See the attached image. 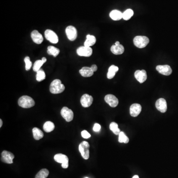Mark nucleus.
<instances>
[{"label": "nucleus", "instance_id": "nucleus-17", "mask_svg": "<svg viewBox=\"0 0 178 178\" xmlns=\"http://www.w3.org/2000/svg\"><path fill=\"white\" fill-rule=\"evenodd\" d=\"M31 37L34 42L36 44H40L43 41V37L42 35L37 30H34L32 32Z\"/></svg>", "mask_w": 178, "mask_h": 178}, {"label": "nucleus", "instance_id": "nucleus-19", "mask_svg": "<svg viewBox=\"0 0 178 178\" xmlns=\"http://www.w3.org/2000/svg\"><path fill=\"white\" fill-rule=\"evenodd\" d=\"M111 51L114 55H121L124 52V48L123 46L122 45H114L112 46L111 47Z\"/></svg>", "mask_w": 178, "mask_h": 178}, {"label": "nucleus", "instance_id": "nucleus-22", "mask_svg": "<svg viewBox=\"0 0 178 178\" xmlns=\"http://www.w3.org/2000/svg\"><path fill=\"white\" fill-rule=\"evenodd\" d=\"M86 38L87 39L84 43L85 46L90 47L95 44L96 42V38L95 36L90 35H87Z\"/></svg>", "mask_w": 178, "mask_h": 178}, {"label": "nucleus", "instance_id": "nucleus-7", "mask_svg": "<svg viewBox=\"0 0 178 178\" xmlns=\"http://www.w3.org/2000/svg\"><path fill=\"white\" fill-rule=\"evenodd\" d=\"M45 36L47 40L53 44H56L58 42V37L55 32L51 30L48 29L45 32Z\"/></svg>", "mask_w": 178, "mask_h": 178}, {"label": "nucleus", "instance_id": "nucleus-27", "mask_svg": "<svg viewBox=\"0 0 178 178\" xmlns=\"http://www.w3.org/2000/svg\"><path fill=\"white\" fill-rule=\"evenodd\" d=\"M134 14V11L133 10L131 9H127L126 11H125L123 14H122V17L123 19L125 20V21H128L129 19H130L132 16Z\"/></svg>", "mask_w": 178, "mask_h": 178}, {"label": "nucleus", "instance_id": "nucleus-23", "mask_svg": "<svg viewBox=\"0 0 178 178\" xmlns=\"http://www.w3.org/2000/svg\"><path fill=\"white\" fill-rule=\"evenodd\" d=\"M32 132H33V137L36 140L41 139L44 137V133L39 128L36 127L33 128Z\"/></svg>", "mask_w": 178, "mask_h": 178}, {"label": "nucleus", "instance_id": "nucleus-21", "mask_svg": "<svg viewBox=\"0 0 178 178\" xmlns=\"http://www.w3.org/2000/svg\"><path fill=\"white\" fill-rule=\"evenodd\" d=\"M123 13L118 10H113L110 13V17L114 21H119L122 19Z\"/></svg>", "mask_w": 178, "mask_h": 178}, {"label": "nucleus", "instance_id": "nucleus-40", "mask_svg": "<svg viewBox=\"0 0 178 178\" xmlns=\"http://www.w3.org/2000/svg\"><path fill=\"white\" fill-rule=\"evenodd\" d=\"M88 178V177H86V178Z\"/></svg>", "mask_w": 178, "mask_h": 178}, {"label": "nucleus", "instance_id": "nucleus-8", "mask_svg": "<svg viewBox=\"0 0 178 178\" xmlns=\"http://www.w3.org/2000/svg\"><path fill=\"white\" fill-rule=\"evenodd\" d=\"M77 53L81 56L89 57L92 55L93 50L91 47L82 46L77 50Z\"/></svg>", "mask_w": 178, "mask_h": 178}, {"label": "nucleus", "instance_id": "nucleus-37", "mask_svg": "<svg viewBox=\"0 0 178 178\" xmlns=\"http://www.w3.org/2000/svg\"><path fill=\"white\" fill-rule=\"evenodd\" d=\"M3 125V121H2V119L0 120V128H1Z\"/></svg>", "mask_w": 178, "mask_h": 178}, {"label": "nucleus", "instance_id": "nucleus-3", "mask_svg": "<svg viewBox=\"0 0 178 178\" xmlns=\"http://www.w3.org/2000/svg\"><path fill=\"white\" fill-rule=\"evenodd\" d=\"M134 44L138 48H144L150 42V40L146 36H137L134 39Z\"/></svg>", "mask_w": 178, "mask_h": 178}, {"label": "nucleus", "instance_id": "nucleus-25", "mask_svg": "<svg viewBox=\"0 0 178 178\" xmlns=\"http://www.w3.org/2000/svg\"><path fill=\"white\" fill-rule=\"evenodd\" d=\"M59 52H60V51L59 49L53 46H48V47L47 53L48 55H52L54 57H56L59 54Z\"/></svg>", "mask_w": 178, "mask_h": 178}, {"label": "nucleus", "instance_id": "nucleus-33", "mask_svg": "<svg viewBox=\"0 0 178 178\" xmlns=\"http://www.w3.org/2000/svg\"><path fill=\"white\" fill-rule=\"evenodd\" d=\"M81 136L84 139H89V137H91V135L86 130H83L81 132Z\"/></svg>", "mask_w": 178, "mask_h": 178}, {"label": "nucleus", "instance_id": "nucleus-4", "mask_svg": "<svg viewBox=\"0 0 178 178\" xmlns=\"http://www.w3.org/2000/svg\"><path fill=\"white\" fill-rule=\"evenodd\" d=\"M90 145L87 142L84 141L79 145V150L84 159L87 160L90 157Z\"/></svg>", "mask_w": 178, "mask_h": 178}, {"label": "nucleus", "instance_id": "nucleus-6", "mask_svg": "<svg viewBox=\"0 0 178 178\" xmlns=\"http://www.w3.org/2000/svg\"><path fill=\"white\" fill-rule=\"evenodd\" d=\"M61 115L62 117L67 122H70L73 120L74 117V113L72 110L69 109L67 107L64 106L61 110Z\"/></svg>", "mask_w": 178, "mask_h": 178}, {"label": "nucleus", "instance_id": "nucleus-16", "mask_svg": "<svg viewBox=\"0 0 178 178\" xmlns=\"http://www.w3.org/2000/svg\"><path fill=\"white\" fill-rule=\"evenodd\" d=\"M142 111V106L139 103H134L130 106V114L133 117H137Z\"/></svg>", "mask_w": 178, "mask_h": 178}, {"label": "nucleus", "instance_id": "nucleus-24", "mask_svg": "<svg viewBox=\"0 0 178 178\" xmlns=\"http://www.w3.org/2000/svg\"><path fill=\"white\" fill-rule=\"evenodd\" d=\"M55 124L51 121H47L43 126V129L47 133H50L55 129Z\"/></svg>", "mask_w": 178, "mask_h": 178}, {"label": "nucleus", "instance_id": "nucleus-10", "mask_svg": "<svg viewBox=\"0 0 178 178\" xmlns=\"http://www.w3.org/2000/svg\"><path fill=\"white\" fill-rule=\"evenodd\" d=\"M66 34L68 39L70 41H74L77 37L76 29L73 26H68L66 28Z\"/></svg>", "mask_w": 178, "mask_h": 178}, {"label": "nucleus", "instance_id": "nucleus-39", "mask_svg": "<svg viewBox=\"0 0 178 178\" xmlns=\"http://www.w3.org/2000/svg\"><path fill=\"white\" fill-rule=\"evenodd\" d=\"M133 178H139V177L137 175H135L133 177Z\"/></svg>", "mask_w": 178, "mask_h": 178}, {"label": "nucleus", "instance_id": "nucleus-35", "mask_svg": "<svg viewBox=\"0 0 178 178\" xmlns=\"http://www.w3.org/2000/svg\"><path fill=\"white\" fill-rule=\"evenodd\" d=\"M91 68L92 69V70L94 72H95V71L97 70V69H98V67H97V66L96 65L94 64V65H92V66H91Z\"/></svg>", "mask_w": 178, "mask_h": 178}, {"label": "nucleus", "instance_id": "nucleus-2", "mask_svg": "<svg viewBox=\"0 0 178 178\" xmlns=\"http://www.w3.org/2000/svg\"><path fill=\"white\" fill-rule=\"evenodd\" d=\"M18 103L19 106L24 108H29L34 106L35 101L33 98L28 96L23 95L19 98Z\"/></svg>", "mask_w": 178, "mask_h": 178}, {"label": "nucleus", "instance_id": "nucleus-5", "mask_svg": "<svg viewBox=\"0 0 178 178\" xmlns=\"http://www.w3.org/2000/svg\"><path fill=\"white\" fill-rule=\"evenodd\" d=\"M54 159L57 162L61 163L63 168L66 169L68 167V158L66 155L61 153L56 154L54 156Z\"/></svg>", "mask_w": 178, "mask_h": 178}, {"label": "nucleus", "instance_id": "nucleus-11", "mask_svg": "<svg viewBox=\"0 0 178 178\" xmlns=\"http://www.w3.org/2000/svg\"><path fill=\"white\" fill-rule=\"evenodd\" d=\"M105 100L108 105L112 108H115L118 105L119 103L118 100L115 95L108 94L105 97Z\"/></svg>", "mask_w": 178, "mask_h": 178}, {"label": "nucleus", "instance_id": "nucleus-26", "mask_svg": "<svg viewBox=\"0 0 178 178\" xmlns=\"http://www.w3.org/2000/svg\"><path fill=\"white\" fill-rule=\"evenodd\" d=\"M110 128L111 131L116 135H119L120 133V130L118 128V125L115 122H112L110 124Z\"/></svg>", "mask_w": 178, "mask_h": 178}, {"label": "nucleus", "instance_id": "nucleus-13", "mask_svg": "<svg viewBox=\"0 0 178 178\" xmlns=\"http://www.w3.org/2000/svg\"><path fill=\"white\" fill-rule=\"evenodd\" d=\"M156 70L159 73L166 76H169L172 73V69L168 65L157 66L156 67Z\"/></svg>", "mask_w": 178, "mask_h": 178}, {"label": "nucleus", "instance_id": "nucleus-36", "mask_svg": "<svg viewBox=\"0 0 178 178\" xmlns=\"http://www.w3.org/2000/svg\"><path fill=\"white\" fill-rule=\"evenodd\" d=\"M42 60L43 61H44V63H45L47 61V58H45V57H44V58H43L42 59Z\"/></svg>", "mask_w": 178, "mask_h": 178}, {"label": "nucleus", "instance_id": "nucleus-31", "mask_svg": "<svg viewBox=\"0 0 178 178\" xmlns=\"http://www.w3.org/2000/svg\"><path fill=\"white\" fill-rule=\"evenodd\" d=\"M44 61H43L42 60H38L37 61H35L33 66V70L35 72H37L38 71H39L40 69H41V67L43 65L44 63Z\"/></svg>", "mask_w": 178, "mask_h": 178}, {"label": "nucleus", "instance_id": "nucleus-18", "mask_svg": "<svg viewBox=\"0 0 178 178\" xmlns=\"http://www.w3.org/2000/svg\"><path fill=\"white\" fill-rule=\"evenodd\" d=\"M80 74L84 77H89L94 74V71L92 70L91 67H83L79 70Z\"/></svg>", "mask_w": 178, "mask_h": 178}, {"label": "nucleus", "instance_id": "nucleus-38", "mask_svg": "<svg viewBox=\"0 0 178 178\" xmlns=\"http://www.w3.org/2000/svg\"><path fill=\"white\" fill-rule=\"evenodd\" d=\"M115 45H120V43L119 41H117V42H116L115 43Z\"/></svg>", "mask_w": 178, "mask_h": 178}, {"label": "nucleus", "instance_id": "nucleus-34", "mask_svg": "<svg viewBox=\"0 0 178 178\" xmlns=\"http://www.w3.org/2000/svg\"><path fill=\"white\" fill-rule=\"evenodd\" d=\"M100 129H101V126H100V125L99 124L95 123L94 125V128H93V130H94V131H100Z\"/></svg>", "mask_w": 178, "mask_h": 178}, {"label": "nucleus", "instance_id": "nucleus-28", "mask_svg": "<svg viewBox=\"0 0 178 178\" xmlns=\"http://www.w3.org/2000/svg\"><path fill=\"white\" fill-rule=\"evenodd\" d=\"M49 174V171L47 169H43L36 174L35 178H47Z\"/></svg>", "mask_w": 178, "mask_h": 178}, {"label": "nucleus", "instance_id": "nucleus-1", "mask_svg": "<svg viewBox=\"0 0 178 178\" xmlns=\"http://www.w3.org/2000/svg\"><path fill=\"white\" fill-rule=\"evenodd\" d=\"M64 90L65 86L61 83V81L59 79L53 80L51 84L50 90L52 94H60L63 93Z\"/></svg>", "mask_w": 178, "mask_h": 178}, {"label": "nucleus", "instance_id": "nucleus-12", "mask_svg": "<svg viewBox=\"0 0 178 178\" xmlns=\"http://www.w3.org/2000/svg\"><path fill=\"white\" fill-rule=\"evenodd\" d=\"M81 105L84 108H88L91 106L93 102V98L92 96L88 94H84L80 100Z\"/></svg>", "mask_w": 178, "mask_h": 178}, {"label": "nucleus", "instance_id": "nucleus-15", "mask_svg": "<svg viewBox=\"0 0 178 178\" xmlns=\"http://www.w3.org/2000/svg\"><path fill=\"white\" fill-rule=\"evenodd\" d=\"M134 76L137 81L139 82L140 83H144L147 80V72L145 70H137L136 71V72H135Z\"/></svg>", "mask_w": 178, "mask_h": 178}, {"label": "nucleus", "instance_id": "nucleus-20", "mask_svg": "<svg viewBox=\"0 0 178 178\" xmlns=\"http://www.w3.org/2000/svg\"><path fill=\"white\" fill-rule=\"evenodd\" d=\"M118 67L116 66H114V65L110 66L108 69V71L107 74V77L108 79H111L112 78H113L115 75L116 73L118 71Z\"/></svg>", "mask_w": 178, "mask_h": 178}, {"label": "nucleus", "instance_id": "nucleus-14", "mask_svg": "<svg viewBox=\"0 0 178 178\" xmlns=\"http://www.w3.org/2000/svg\"><path fill=\"white\" fill-rule=\"evenodd\" d=\"M155 106L157 110L161 112L164 113L167 111V103L164 98H159L156 102Z\"/></svg>", "mask_w": 178, "mask_h": 178}, {"label": "nucleus", "instance_id": "nucleus-30", "mask_svg": "<svg viewBox=\"0 0 178 178\" xmlns=\"http://www.w3.org/2000/svg\"><path fill=\"white\" fill-rule=\"evenodd\" d=\"M119 142L120 143L124 142L125 144H127L129 142V139L123 132H121L119 135Z\"/></svg>", "mask_w": 178, "mask_h": 178}, {"label": "nucleus", "instance_id": "nucleus-29", "mask_svg": "<svg viewBox=\"0 0 178 178\" xmlns=\"http://www.w3.org/2000/svg\"><path fill=\"white\" fill-rule=\"evenodd\" d=\"M46 78L45 73L42 69H40L37 72L36 80L38 82H41Z\"/></svg>", "mask_w": 178, "mask_h": 178}, {"label": "nucleus", "instance_id": "nucleus-9", "mask_svg": "<svg viewBox=\"0 0 178 178\" xmlns=\"http://www.w3.org/2000/svg\"><path fill=\"white\" fill-rule=\"evenodd\" d=\"M14 155L11 152L4 150L1 154V161L7 164H12Z\"/></svg>", "mask_w": 178, "mask_h": 178}, {"label": "nucleus", "instance_id": "nucleus-32", "mask_svg": "<svg viewBox=\"0 0 178 178\" xmlns=\"http://www.w3.org/2000/svg\"><path fill=\"white\" fill-rule=\"evenodd\" d=\"M24 62L25 63V69L28 71L30 69L32 66V63L30 61V58L29 56H26L24 58Z\"/></svg>", "mask_w": 178, "mask_h": 178}]
</instances>
